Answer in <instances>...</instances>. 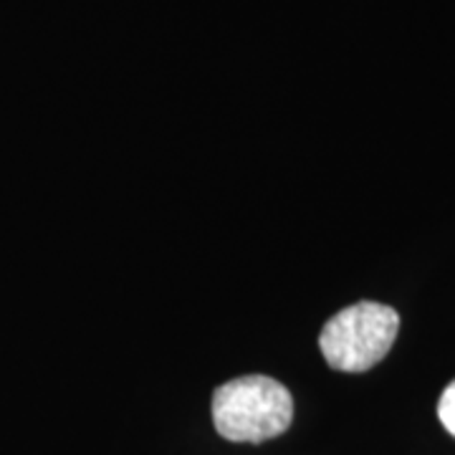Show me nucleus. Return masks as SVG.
<instances>
[{"label": "nucleus", "instance_id": "nucleus-3", "mask_svg": "<svg viewBox=\"0 0 455 455\" xmlns=\"http://www.w3.org/2000/svg\"><path fill=\"white\" fill-rule=\"evenodd\" d=\"M438 418L443 427L455 438V379L443 390L438 403Z\"/></svg>", "mask_w": 455, "mask_h": 455}, {"label": "nucleus", "instance_id": "nucleus-2", "mask_svg": "<svg viewBox=\"0 0 455 455\" xmlns=\"http://www.w3.org/2000/svg\"><path fill=\"white\" fill-rule=\"evenodd\" d=\"M400 331V314L377 301H359L334 314L322 329L319 349L339 372H367L387 357Z\"/></svg>", "mask_w": 455, "mask_h": 455}, {"label": "nucleus", "instance_id": "nucleus-1", "mask_svg": "<svg viewBox=\"0 0 455 455\" xmlns=\"http://www.w3.org/2000/svg\"><path fill=\"white\" fill-rule=\"evenodd\" d=\"M293 420L291 392L266 374L230 379L212 392V425L230 443L278 438Z\"/></svg>", "mask_w": 455, "mask_h": 455}]
</instances>
